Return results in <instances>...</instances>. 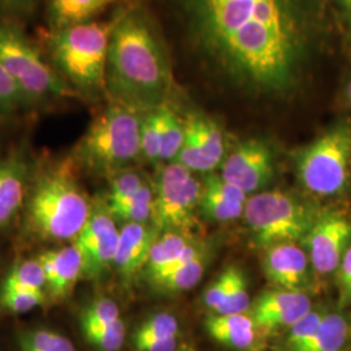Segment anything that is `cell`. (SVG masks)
<instances>
[{"label": "cell", "instance_id": "obj_11", "mask_svg": "<svg viewBox=\"0 0 351 351\" xmlns=\"http://www.w3.org/2000/svg\"><path fill=\"white\" fill-rule=\"evenodd\" d=\"M302 243L316 274L336 272L351 245L350 217L339 210L320 211Z\"/></svg>", "mask_w": 351, "mask_h": 351}, {"label": "cell", "instance_id": "obj_14", "mask_svg": "<svg viewBox=\"0 0 351 351\" xmlns=\"http://www.w3.org/2000/svg\"><path fill=\"white\" fill-rule=\"evenodd\" d=\"M160 232L152 224H125L120 229L113 269L124 287L142 276L151 247Z\"/></svg>", "mask_w": 351, "mask_h": 351}, {"label": "cell", "instance_id": "obj_24", "mask_svg": "<svg viewBox=\"0 0 351 351\" xmlns=\"http://www.w3.org/2000/svg\"><path fill=\"white\" fill-rule=\"evenodd\" d=\"M106 201V199H104ZM154 206V189L147 182L138 191L125 201L111 204L108 211L114 221L125 224H149L152 217Z\"/></svg>", "mask_w": 351, "mask_h": 351}, {"label": "cell", "instance_id": "obj_25", "mask_svg": "<svg viewBox=\"0 0 351 351\" xmlns=\"http://www.w3.org/2000/svg\"><path fill=\"white\" fill-rule=\"evenodd\" d=\"M16 341L19 351H77L66 336L46 326L24 329L17 333Z\"/></svg>", "mask_w": 351, "mask_h": 351}, {"label": "cell", "instance_id": "obj_9", "mask_svg": "<svg viewBox=\"0 0 351 351\" xmlns=\"http://www.w3.org/2000/svg\"><path fill=\"white\" fill-rule=\"evenodd\" d=\"M202 184L182 164L171 162L160 169L154 185L151 224L160 233L177 232L194 239L201 228Z\"/></svg>", "mask_w": 351, "mask_h": 351}, {"label": "cell", "instance_id": "obj_7", "mask_svg": "<svg viewBox=\"0 0 351 351\" xmlns=\"http://www.w3.org/2000/svg\"><path fill=\"white\" fill-rule=\"evenodd\" d=\"M319 213L298 195L271 190L249 197L243 217L252 243L265 250L277 243L303 242Z\"/></svg>", "mask_w": 351, "mask_h": 351}, {"label": "cell", "instance_id": "obj_41", "mask_svg": "<svg viewBox=\"0 0 351 351\" xmlns=\"http://www.w3.org/2000/svg\"><path fill=\"white\" fill-rule=\"evenodd\" d=\"M337 288H339V306H351V245L345 252L337 268Z\"/></svg>", "mask_w": 351, "mask_h": 351}, {"label": "cell", "instance_id": "obj_10", "mask_svg": "<svg viewBox=\"0 0 351 351\" xmlns=\"http://www.w3.org/2000/svg\"><path fill=\"white\" fill-rule=\"evenodd\" d=\"M120 229L116 226L106 201L93 202L88 223L73 239L84 262L82 277L99 281L113 269Z\"/></svg>", "mask_w": 351, "mask_h": 351}, {"label": "cell", "instance_id": "obj_31", "mask_svg": "<svg viewBox=\"0 0 351 351\" xmlns=\"http://www.w3.org/2000/svg\"><path fill=\"white\" fill-rule=\"evenodd\" d=\"M160 132L159 107L143 112L141 120V155L150 163L160 162Z\"/></svg>", "mask_w": 351, "mask_h": 351}, {"label": "cell", "instance_id": "obj_34", "mask_svg": "<svg viewBox=\"0 0 351 351\" xmlns=\"http://www.w3.org/2000/svg\"><path fill=\"white\" fill-rule=\"evenodd\" d=\"M180 335V324L175 316L169 313H156L141 322L132 337L142 339H177Z\"/></svg>", "mask_w": 351, "mask_h": 351}, {"label": "cell", "instance_id": "obj_16", "mask_svg": "<svg viewBox=\"0 0 351 351\" xmlns=\"http://www.w3.org/2000/svg\"><path fill=\"white\" fill-rule=\"evenodd\" d=\"M208 250L201 242L177 232H164L154 242L142 276L154 285L177 267Z\"/></svg>", "mask_w": 351, "mask_h": 351}, {"label": "cell", "instance_id": "obj_15", "mask_svg": "<svg viewBox=\"0 0 351 351\" xmlns=\"http://www.w3.org/2000/svg\"><path fill=\"white\" fill-rule=\"evenodd\" d=\"M264 275L275 288L301 290L310 280V259L298 243H277L264 250Z\"/></svg>", "mask_w": 351, "mask_h": 351}, {"label": "cell", "instance_id": "obj_17", "mask_svg": "<svg viewBox=\"0 0 351 351\" xmlns=\"http://www.w3.org/2000/svg\"><path fill=\"white\" fill-rule=\"evenodd\" d=\"M46 276V293L52 302H63L82 278L84 262L75 243L43 251L37 258Z\"/></svg>", "mask_w": 351, "mask_h": 351}, {"label": "cell", "instance_id": "obj_42", "mask_svg": "<svg viewBox=\"0 0 351 351\" xmlns=\"http://www.w3.org/2000/svg\"><path fill=\"white\" fill-rule=\"evenodd\" d=\"M136 351H177V339H142L132 337Z\"/></svg>", "mask_w": 351, "mask_h": 351}, {"label": "cell", "instance_id": "obj_26", "mask_svg": "<svg viewBox=\"0 0 351 351\" xmlns=\"http://www.w3.org/2000/svg\"><path fill=\"white\" fill-rule=\"evenodd\" d=\"M162 119L160 132V162H175L185 139V121L168 106L159 107Z\"/></svg>", "mask_w": 351, "mask_h": 351}, {"label": "cell", "instance_id": "obj_45", "mask_svg": "<svg viewBox=\"0 0 351 351\" xmlns=\"http://www.w3.org/2000/svg\"><path fill=\"white\" fill-rule=\"evenodd\" d=\"M177 351H195V350H194V349H190V348H189V349H180V350H177Z\"/></svg>", "mask_w": 351, "mask_h": 351}, {"label": "cell", "instance_id": "obj_19", "mask_svg": "<svg viewBox=\"0 0 351 351\" xmlns=\"http://www.w3.org/2000/svg\"><path fill=\"white\" fill-rule=\"evenodd\" d=\"M207 333L219 343L239 351H262L267 337L247 314H210L204 320Z\"/></svg>", "mask_w": 351, "mask_h": 351}, {"label": "cell", "instance_id": "obj_2", "mask_svg": "<svg viewBox=\"0 0 351 351\" xmlns=\"http://www.w3.org/2000/svg\"><path fill=\"white\" fill-rule=\"evenodd\" d=\"M172 88L168 51L150 16L137 7L117 14L108 47L106 94L146 112L167 104Z\"/></svg>", "mask_w": 351, "mask_h": 351}, {"label": "cell", "instance_id": "obj_33", "mask_svg": "<svg viewBox=\"0 0 351 351\" xmlns=\"http://www.w3.org/2000/svg\"><path fill=\"white\" fill-rule=\"evenodd\" d=\"M120 317V308L116 301L108 297H97L88 302L80 311V328L107 326L117 322Z\"/></svg>", "mask_w": 351, "mask_h": 351}, {"label": "cell", "instance_id": "obj_29", "mask_svg": "<svg viewBox=\"0 0 351 351\" xmlns=\"http://www.w3.org/2000/svg\"><path fill=\"white\" fill-rule=\"evenodd\" d=\"M81 332L95 351H120L125 342V323L121 319L107 326L82 328Z\"/></svg>", "mask_w": 351, "mask_h": 351}, {"label": "cell", "instance_id": "obj_32", "mask_svg": "<svg viewBox=\"0 0 351 351\" xmlns=\"http://www.w3.org/2000/svg\"><path fill=\"white\" fill-rule=\"evenodd\" d=\"M245 206L234 204L202 184L201 213L217 223H230L243 216Z\"/></svg>", "mask_w": 351, "mask_h": 351}, {"label": "cell", "instance_id": "obj_8", "mask_svg": "<svg viewBox=\"0 0 351 351\" xmlns=\"http://www.w3.org/2000/svg\"><path fill=\"white\" fill-rule=\"evenodd\" d=\"M297 175L307 191L332 197L351 180V121L342 120L326 129L297 156Z\"/></svg>", "mask_w": 351, "mask_h": 351}, {"label": "cell", "instance_id": "obj_43", "mask_svg": "<svg viewBox=\"0 0 351 351\" xmlns=\"http://www.w3.org/2000/svg\"><path fill=\"white\" fill-rule=\"evenodd\" d=\"M346 40L351 45V0H332Z\"/></svg>", "mask_w": 351, "mask_h": 351}, {"label": "cell", "instance_id": "obj_36", "mask_svg": "<svg viewBox=\"0 0 351 351\" xmlns=\"http://www.w3.org/2000/svg\"><path fill=\"white\" fill-rule=\"evenodd\" d=\"M108 177H110V189L106 198V203L108 206L125 201L128 198L133 197L139 189L146 184V181L143 180L141 173L128 168L117 171Z\"/></svg>", "mask_w": 351, "mask_h": 351}, {"label": "cell", "instance_id": "obj_27", "mask_svg": "<svg viewBox=\"0 0 351 351\" xmlns=\"http://www.w3.org/2000/svg\"><path fill=\"white\" fill-rule=\"evenodd\" d=\"M46 300L45 290L0 287V308L8 314H26L45 304Z\"/></svg>", "mask_w": 351, "mask_h": 351}, {"label": "cell", "instance_id": "obj_20", "mask_svg": "<svg viewBox=\"0 0 351 351\" xmlns=\"http://www.w3.org/2000/svg\"><path fill=\"white\" fill-rule=\"evenodd\" d=\"M119 0H46L47 30L56 32L94 21Z\"/></svg>", "mask_w": 351, "mask_h": 351}, {"label": "cell", "instance_id": "obj_23", "mask_svg": "<svg viewBox=\"0 0 351 351\" xmlns=\"http://www.w3.org/2000/svg\"><path fill=\"white\" fill-rule=\"evenodd\" d=\"M208 251L206 250L193 261L177 267L151 287L165 294L184 293L194 288L206 272V267L208 263Z\"/></svg>", "mask_w": 351, "mask_h": 351}, {"label": "cell", "instance_id": "obj_13", "mask_svg": "<svg viewBox=\"0 0 351 351\" xmlns=\"http://www.w3.org/2000/svg\"><path fill=\"white\" fill-rule=\"evenodd\" d=\"M313 310L310 297L301 290L269 289L251 302L249 315L256 329L265 336L288 332Z\"/></svg>", "mask_w": 351, "mask_h": 351}, {"label": "cell", "instance_id": "obj_3", "mask_svg": "<svg viewBox=\"0 0 351 351\" xmlns=\"http://www.w3.org/2000/svg\"><path fill=\"white\" fill-rule=\"evenodd\" d=\"M91 210L93 202L69 156L38 165L24 206L25 233L40 242L73 241L88 223Z\"/></svg>", "mask_w": 351, "mask_h": 351}, {"label": "cell", "instance_id": "obj_39", "mask_svg": "<svg viewBox=\"0 0 351 351\" xmlns=\"http://www.w3.org/2000/svg\"><path fill=\"white\" fill-rule=\"evenodd\" d=\"M203 186L211 189L217 194H220L221 197H224L228 201H230L234 204H239V206H245L249 199V195L242 189L229 182L223 176L213 173V172L206 176V178L203 181Z\"/></svg>", "mask_w": 351, "mask_h": 351}, {"label": "cell", "instance_id": "obj_28", "mask_svg": "<svg viewBox=\"0 0 351 351\" xmlns=\"http://www.w3.org/2000/svg\"><path fill=\"white\" fill-rule=\"evenodd\" d=\"M1 288L34 289L46 291V276L42 264L38 259L17 262L4 277Z\"/></svg>", "mask_w": 351, "mask_h": 351}, {"label": "cell", "instance_id": "obj_4", "mask_svg": "<svg viewBox=\"0 0 351 351\" xmlns=\"http://www.w3.org/2000/svg\"><path fill=\"white\" fill-rule=\"evenodd\" d=\"M112 21H90L63 30H46L43 51L58 73L81 97L106 94V72Z\"/></svg>", "mask_w": 351, "mask_h": 351}, {"label": "cell", "instance_id": "obj_6", "mask_svg": "<svg viewBox=\"0 0 351 351\" xmlns=\"http://www.w3.org/2000/svg\"><path fill=\"white\" fill-rule=\"evenodd\" d=\"M0 64L32 106L80 98L17 23L0 19Z\"/></svg>", "mask_w": 351, "mask_h": 351}, {"label": "cell", "instance_id": "obj_40", "mask_svg": "<svg viewBox=\"0 0 351 351\" xmlns=\"http://www.w3.org/2000/svg\"><path fill=\"white\" fill-rule=\"evenodd\" d=\"M43 0H0V19L16 23L37 11Z\"/></svg>", "mask_w": 351, "mask_h": 351}, {"label": "cell", "instance_id": "obj_5", "mask_svg": "<svg viewBox=\"0 0 351 351\" xmlns=\"http://www.w3.org/2000/svg\"><path fill=\"white\" fill-rule=\"evenodd\" d=\"M142 114L133 107L111 101L94 117L69 158L77 168L91 173L110 176L125 169L142 158Z\"/></svg>", "mask_w": 351, "mask_h": 351}, {"label": "cell", "instance_id": "obj_37", "mask_svg": "<svg viewBox=\"0 0 351 351\" xmlns=\"http://www.w3.org/2000/svg\"><path fill=\"white\" fill-rule=\"evenodd\" d=\"M251 307L250 295L247 289V280L245 274L237 268L232 287L226 294V300L213 313L217 315L247 314Z\"/></svg>", "mask_w": 351, "mask_h": 351}, {"label": "cell", "instance_id": "obj_18", "mask_svg": "<svg viewBox=\"0 0 351 351\" xmlns=\"http://www.w3.org/2000/svg\"><path fill=\"white\" fill-rule=\"evenodd\" d=\"M30 164L24 154L0 158V229L11 226L25 206Z\"/></svg>", "mask_w": 351, "mask_h": 351}, {"label": "cell", "instance_id": "obj_44", "mask_svg": "<svg viewBox=\"0 0 351 351\" xmlns=\"http://www.w3.org/2000/svg\"><path fill=\"white\" fill-rule=\"evenodd\" d=\"M343 101H345L346 107L351 108V78L348 81L345 90H343Z\"/></svg>", "mask_w": 351, "mask_h": 351}, {"label": "cell", "instance_id": "obj_30", "mask_svg": "<svg viewBox=\"0 0 351 351\" xmlns=\"http://www.w3.org/2000/svg\"><path fill=\"white\" fill-rule=\"evenodd\" d=\"M32 107L25 93L0 64V121Z\"/></svg>", "mask_w": 351, "mask_h": 351}, {"label": "cell", "instance_id": "obj_22", "mask_svg": "<svg viewBox=\"0 0 351 351\" xmlns=\"http://www.w3.org/2000/svg\"><path fill=\"white\" fill-rule=\"evenodd\" d=\"M185 130L199 150L217 167L226 159L224 134L213 120L204 114H191L185 121Z\"/></svg>", "mask_w": 351, "mask_h": 351}, {"label": "cell", "instance_id": "obj_21", "mask_svg": "<svg viewBox=\"0 0 351 351\" xmlns=\"http://www.w3.org/2000/svg\"><path fill=\"white\" fill-rule=\"evenodd\" d=\"M350 335V317L341 311H328L314 336L295 351H343Z\"/></svg>", "mask_w": 351, "mask_h": 351}, {"label": "cell", "instance_id": "obj_38", "mask_svg": "<svg viewBox=\"0 0 351 351\" xmlns=\"http://www.w3.org/2000/svg\"><path fill=\"white\" fill-rule=\"evenodd\" d=\"M237 268L239 267H236V265L226 267V269L216 277V280L213 281V284L204 290L203 303L213 313H215L219 308V306L226 300V294L232 287L233 278L237 272Z\"/></svg>", "mask_w": 351, "mask_h": 351}, {"label": "cell", "instance_id": "obj_35", "mask_svg": "<svg viewBox=\"0 0 351 351\" xmlns=\"http://www.w3.org/2000/svg\"><path fill=\"white\" fill-rule=\"evenodd\" d=\"M326 310L324 308H313L308 314L303 316L298 323H295L287 332L284 339L282 349L284 351H295L304 345L308 339L314 336L315 332L320 326L322 320L326 316Z\"/></svg>", "mask_w": 351, "mask_h": 351}, {"label": "cell", "instance_id": "obj_1", "mask_svg": "<svg viewBox=\"0 0 351 351\" xmlns=\"http://www.w3.org/2000/svg\"><path fill=\"white\" fill-rule=\"evenodd\" d=\"M189 39L207 66L234 88L287 98L313 62L315 0H178Z\"/></svg>", "mask_w": 351, "mask_h": 351}, {"label": "cell", "instance_id": "obj_12", "mask_svg": "<svg viewBox=\"0 0 351 351\" xmlns=\"http://www.w3.org/2000/svg\"><path fill=\"white\" fill-rule=\"evenodd\" d=\"M275 155L262 139L239 142L221 163V176L247 195L263 191L275 178Z\"/></svg>", "mask_w": 351, "mask_h": 351}]
</instances>
